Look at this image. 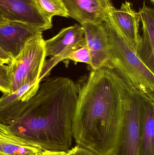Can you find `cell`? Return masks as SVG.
<instances>
[{"instance_id": "18", "label": "cell", "mask_w": 154, "mask_h": 155, "mask_svg": "<svg viewBox=\"0 0 154 155\" xmlns=\"http://www.w3.org/2000/svg\"><path fill=\"white\" fill-rule=\"evenodd\" d=\"M0 91L5 94H11V83L9 74L8 65L0 62Z\"/></svg>"}, {"instance_id": "12", "label": "cell", "mask_w": 154, "mask_h": 155, "mask_svg": "<svg viewBox=\"0 0 154 155\" xmlns=\"http://www.w3.org/2000/svg\"><path fill=\"white\" fill-rule=\"evenodd\" d=\"M142 24L136 53L145 64L154 72V10L144 3L138 12Z\"/></svg>"}, {"instance_id": "10", "label": "cell", "mask_w": 154, "mask_h": 155, "mask_svg": "<svg viewBox=\"0 0 154 155\" xmlns=\"http://www.w3.org/2000/svg\"><path fill=\"white\" fill-rule=\"evenodd\" d=\"M108 15L121 34L136 52L140 39V16L132 7L129 1L123 3L119 9L113 5L110 7Z\"/></svg>"}, {"instance_id": "14", "label": "cell", "mask_w": 154, "mask_h": 155, "mask_svg": "<svg viewBox=\"0 0 154 155\" xmlns=\"http://www.w3.org/2000/svg\"><path fill=\"white\" fill-rule=\"evenodd\" d=\"M139 138V155H154V100L150 98L142 117Z\"/></svg>"}, {"instance_id": "3", "label": "cell", "mask_w": 154, "mask_h": 155, "mask_svg": "<svg viewBox=\"0 0 154 155\" xmlns=\"http://www.w3.org/2000/svg\"><path fill=\"white\" fill-rule=\"evenodd\" d=\"M108 39L113 70L130 88L154 100V72L140 59L108 15L103 22Z\"/></svg>"}, {"instance_id": "23", "label": "cell", "mask_w": 154, "mask_h": 155, "mask_svg": "<svg viewBox=\"0 0 154 155\" xmlns=\"http://www.w3.org/2000/svg\"><path fill=\"white\" fill-rule=\"evenodd\" d=\"M6 21H6V20L4 18L2 14V12H1V11H0V23L5 22Z\"/></svg>"}, {"instance_id": "2", "label": "cell", "mask_w": 154, "mask_h": 155, "mask_svg": "<svg viewBox=\"0 0 154 155\" xmlns=\"http://www.w3.org/2000/svg\"><path fill=\"white\" fill-rule=\"evenodd\" d=\"M72 132L77 145L95 155H112L122 127L129 87L106 67L78 81Z\"/></svg>"}, {"instance_id": "22", "label": "cell", "mask_w": 154, "mask_h": 155, "mask_svg": "<svg viewBox=\"0 0 154 155\" xmlns=\"http://www.w3.org/2000/svg\"><path fill=\"white\" fill-rule=\"evenodd\" d=\"M98 1L100 2L105 8L108 10V11L110 7L113 5L111 4L110 0H98Z\"/></svg>"}, {"instance_id": "15", "label": "cell", "mask_w": 154, "mask_h": 155, "mask_svg": "<svg viewBox=\"0 0 154 155\" xmlns=\"http://www.w3.org/2000/svg\"><path fill=\"white\" fill-rule=\"evenodd\" d=\"M40 82L36 78L20 87L13 93L3 94L0 98V110L8 109L29 101L38 91Z\"/></svg>"}, {"instance_id": "5", "label": "cell", "mask_w": 154, "mask_h": 155, "mask_svg": "<svg viewBox=\"0 0 154 155\" xmlns=\"http://www.w3.org/2000/svg\"><path fill=\"white\" fill-rule=\"evenodd\" d=\"M46 57L45 40L41 33L29 41L7 64L11 83V93L39 78Z\"/></svg>"}, {"instance_id": "7", "label": "cell", "mask_w": 154, "mask_h": 155, "mask_svg": "<svg viewBox=\"0 0 154 155\" xmlns=\"http://www.w3.org/2000/svg\"><path fill=\"white\" fill-rule=\"evenodd\" d=\"M0 11L6 21L28 24L43 31L52 27V21L45 18L33 0H0Z\"/></svg>"}, {"instance_id": "6", "label": "cell", "mask_w": 154, "mask_h": 155, "mask_svg": "<svg viewBox=\"0 0 154 155\" xmlns=\"http://www.w3.org/2000/svg\"><path fill=\"white\" fill-rule=\"evenodd\" d=\"M85 45L83 28L77 24L63 28L54 37L45 41L46 57H52L45 61L38 79L41 81L59 63H66L72 52Z\"/></svg>"}, {"instance_id": "1", "label": "cell", "mask_w": 154, "mask_h": 155, "mask_svg": "<svg viewBox=\"0 0 154 155\" xmlns=\"http://www.w3.org/2000/svg\"><path fill=\"white\" fill-rule=\"evenodd\" d=\"M77 98L72 79L48 78L28 102L0 110V123L44 151L67 152L72 145Z\"/></svg>"}, {"instance_id": "17", "label": "cell", "mask_w": 154, "mask_h": 155, "mask_svg": "<svg viewBox=\"0 0 154 155\" xmlns=\"http://www.w3.org/2000/svg\"><path fill=\"white\" fill-rule=\"evenodd\" d=\"M70 61L74 62L75 64L82 63L90 65L91 57L89 50L86 44L72 52L68 57L66 63H68Z\"/></svg>"}, {"instance_id": "11", "label": "cell", "mask_w": 154, "mask_h": 155, "mask_svg": "<svg viewBox=\"0 0 154 155\" xmlns=\"http://www.w3.org/2000/svg\"><path fill=\"white\" fill-rule=\"evenodd\" d=\"M68 16L80 25L86 23L101 24L108 15V10L98 0H61Z\"/></svg>"}, {"instance_id": "19", "label": "cell", "mask_w": 154, "mask_h": 155, "mask_svg": "<svg viewBox=\"0 0 154 155\" xmlns=\"http://www.w3.org/2000/svg\"><path fill=\"white\" fill-rule=\"evenodd\" d=\"M66 155H95L91 151L77 145L69 150Z\"/></svg>"}, {"instance_id": "13", "label": "cell", "mask_w": 154, "mask_h": 155, "mask_svg": "<svg viewBox=\"0 0 154 155\" xmlns=\"http://www.w3.org/2000/svg\"><path fill=\"white\" fill-rule=\"evenodd\" d=\"M43 151L15 134L9 126L0 123V153L5 155H37Z\"/></svg>"}, {"instance_id": "16", "label": "cell", "mask_w": 154, "mask_h": 155, "mask_svg": "<svg viewBox=\"0 0 154 155\" xmlns=\"http://www.w3.org/2000/svg\"><path fill=\"white\" fill-rule=\"evenodd\" d=\"M40 12L52 21L54 16L68 17V12L61 0H33Z\"/></svg>"}, {"instance_id": "25", "label": "cell", "mask_w": 154, "mask_h": 155, "mask_svg": "<svg viewBox=\"0 0 154 155\" xmlns=\"http://www.w3.org/2000/svg\"><path fill=\"white\" fill-rule=\"evenodd\" d=\"M0 155H5L3 154L2 153H0Z\"/></svg>"}, {"instance_id": "20", "label": "cell", "mask_w": 154, "mask_h": 155, "mask_svg": "<svg viewBox=\"0 0 154 155\" xmlns=\"http://www.w3.org/2000/svg\"><path fill=\"white\" fill-rule=\"evenodd\" d=\"M12 59L9 55L0 49V62L4 64H8L11 62Z\"/></svg>"}, {"instance_id": "24", "label": "cell", "mask_w": 154, "mask_h": 155, "mask_svg": "<svg viewBox=\"0 0 154 155\" xmlns=\"http://www.w3.org/2000/svg\"><path fill=\"white\" fill-rule=\"evenodd\" d=\"M150 1H151V2H152V3H154V0H150Z\"/></svg>"}, {"instance_id": "8", "label": "cell", "mask_w": 154, "mask_h": 155, "mask_svg": "<svg viewBox=\"0 0 154 155\" xmlns=\"http://www.w3.org/2000/svg\"><path fill=\"white\" fill-rule=\"evenodd\" d=\"M42 32L22 22L7 21L0 23V49L13 59L29 41Z\"/></svg>"}, {"instance_id": "21", "label": "cell", "mask_w": 154, "mask_h": 155, "mask_svg": "<svg viewBox=\"0 0 154 155\" xmlns=\"http://www.w3.org/2000/svg\"><path fill=\"white\" fill-rule=\"evenodd\" d=\"M67 152L43 151L37 155H66Z\"/></svg>"}, {"instance_id": "4", "label": "cell", "mask_w": 154, "mask_h": 155, "mask_svg": "<svg viewBox=\"0 0 154 155\" xmlns=\"http://www.w3.org/2000/svg\"><path fill=\"white\" fill-rule=\"evenodd\" d=\"M149 98L129 87L124 117L112 155H139L140 125Z\"/></svg>"}, {"instance_id": "9", "label": "cell", "mask_w": 154, "mask_h": 155, "mask_svg": "<svg viewBox=\"0 0 154 155\" xmlns=\"http://www.w3.org/2000/svg\"><path fill=\"white\" fill-rule=\"evenodd\" d=\"M84 31L86 45L91 57L90 66L92 71L102 67L108 68L110 56L107 35L103 23H86L81 25Z\"/></svg>"}]
</instances>
